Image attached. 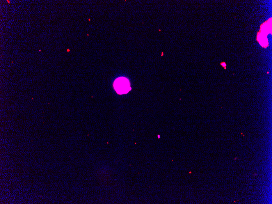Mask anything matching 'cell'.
Here are the masks:
<instances>
[{
	"label": "cell",
	"mask_w": 272,
	"mask_h": 204,
	"mask_svg": "<svg viewBox=\"0 0 272 204\" xmlns=\"http://www.w3.org/2000/svg\"><path fill=\"white\" fill-rule=\"evenodd\" d=\"M113 87L116 92L119 95L128 93L131 89L130 81L124 77L117 78L114 81Z\"/></svg>",
	"instance_id": "cell-1"
},
{
	"label": "cell",
	"mask_w": 272,
	"mask_h": 204,
	"mask_svg": "<svg viewBox=\"0 0 272 204\" xmlns=\"http://www.w3.org/2000/svg\"><path fill=\"white\" fill-rule=\"evenodd\" d=\"M221 65H222V67H224V68H225V69H226V66H227V65H226L225 63H224H224H221Z\"/></svg>",
	"instance_id": "cell-2"
}]
</instances>
